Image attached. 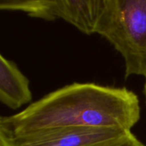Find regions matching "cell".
<instances>
[{
    "label": "cell",
    "mask_w": 146,
    "mask_h": 146,
    "mask_svg": "<svg viewBox=\"0 0 146 146\" xmlns=\"http://www.w3.org/2000/svg\"><path fill=\"white\" fill-rule=\"evenodd\" d=\"M140 118L139 98L131 90L73 83L46 94L17 114L1 116L0 131L9 136L60 127L131 131Z\"/></svg>",
    "instance_id": "obj_1"
},
{
    "label": "cell",
    "mask_w": 146,
    "mask_h": 146,
    "mask_svg": "<svg viewBox=\"0 0 146 146\" xmlns=\"http://www.w3.org/2000/svg\"><path fill=\"white\" fill-rule=\"evenodd\" d=\"M96 34L108 40L125 63V78L146 82V0H102Z\"/></svg>",
    "instance_id": "obj_2"
},
{
    "label": "cell",
    "mask_w": 146,
    "mask_h": 146,
    "mask_svg": "<svg viewBox=\"0 0 146 146\" xmlns=\"http://www.w3.org/2000/svg\"><path fill=\"white\" fill-rule=\"evenodd\" d=\"M102 0H1L0 9L45 21L62 19L87 35L96 34Z\"/></svg>",
    "instance_id": "obj_3"
},
{
    "label": "cell",
    "mask_w": 146,
    "mask_h": 146,
    "mask_svg": "<svg viewBox=\"0 0 146 146\" xmlns=\"http://www.w3.org/2000/svg\"><path fill=\"white\" fill-rule=\"evenodd\" d=\"M127 132L114 128L60 127L9 137L16 146H94Z\"/></svg>",
    "instance_id": "obj_4"
},
{
    "label": "cell",
    "mask_w": 146,
    "mask_h": 146,
    "mask_svg": "<svg viewBox=\"0 0 146 146\" xmlns=\"http://www.w3.org/2000/svg\"><path fill=\"white\" fill-rule=\"evenodd\" d=\"M29 80L13 61L0 56V101L10 109L31 104Z\"/></svg>",
    "instance_id": "obj_5"
},
{
    "label": "cell",
    "mask_w": 146,
    "mask_h": 146,
    "mask_svg": "<svg viewBox=\"0 0 146 146\" xmlns=\"http://www.w3.org/2000/svg\"><path fill=\"white\" fill-rule=\"evenodd\" d=\"M94 146H144V145L131 131H130L119 138Z\"/></svg>",
    "instance_id": "obj_6"
},
{
    "label": "cell",
    "mask_w": 146,
    "mask_h": 146,
    "mask_svg": "<svg viewBox=\"0 0 146 146\" xmlns=\"http://www.w3.org/2000/svg\"><path fill=\"white\" fill-rule=\"evenodd\" d=\"M0 146H16L9 136L0 131Z\"/></svg>",
    "instance_id": "obj_7"
},
{
    "label": "cell",
    "mask_w": 146,
    "mask_h": 146,
    "mask_svg": "<svg viewBox=\"0 0 146 146\" xmlns=\"http://www.w3.org/2000/svg\"><path fill=\"white\" fill-rule=\"evenodd\" d=\"M144 95H145V104H146V82L145 83V86H144Z\"/></svg>",
    "instance_id": "obj_8"
}]
</instances>
